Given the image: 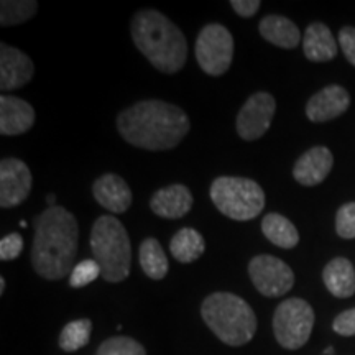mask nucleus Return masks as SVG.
<instances>
[{"instance_id": "obj_1", "label": "nucleus", "mask_w": 355, "mask_h": 355, "mask_svg": "<svg viewBox=\"0 0 355 355\" xmlns=\"http://www.w3.org/2000/svg\"><path fill=\"white\" fill-rule=\"evenodd\" d=\"M117 128L127 144L148 152H163L183 141L191 122L178 105L150 99L137 102L119 114Z\"/></svg>"}, {"instance_id": "obj_2", "label": "nucleus", "mask_w": 355, "mask_h": 355, "mask_svg": "<svg viewBox=\"0 0 355 355\" xmlns=\"http://www.w3.org/2000/svg\"><path fill=\"white\" fill-rule=\"evenodd\" d=\"M33 270L44 279H61L73 272L78 254L76 217L63 206L46 207L33 220Z\"/></svg>"}, {"instance_id": "obj_3", "label": "nucleus", "mask_w": 355, "mask_h": 355, "mask_svg": "<svg viewBox=\"0 0 355 355\" xmlns=\"http://www.w3.org/2000/svg\"><path fill=\"white\" fill-rule=\"evenodd\" d=\"M132 38L146 60L166 74L183 69L188 42L168 17L158 10H141L132 20Z\"/></svg>"}, {"instance_id": "obj_4", "label": "nucleus", "mask_w": 355, "mask_h": 355, "mask_svg": "<svg viewBox=\"0 0 355 355\" xmlns=\"http://www.w3.org/2000/svg\"><path fill=\"white\" fill-rule=\"evenodd\" d=\"M201 316L224 344L245 345L257 332V316L245 300L234 293H212L204 300Z\"/></svg>"}, {"instance_id": "obj_5", "label": "nucleus", "mask_w": 355, "mask_h": 355, "mask_svg": "<svg viewBox=\"0 0 355 355\" xmlns=\"http://www.w3.org/2000/svg\"><path fill=\"white\" fill-rule=\"evenodd\" d=\"M89 243L105 282L121 283L130 275V237L117 217L99 216L92 225Z\"/></svg>"}, {"instance_id": "obj_6", "label": "nucleus", "mask_w": 355, "mask_h": 355, "mask_svg": "<svg viewBox=\"0 0 355 355\" xmlns=\"http://www.w3.org/2000/svg\"><path fill=\"white\" fill-rule=\"evenodd\" d=\"M209 194L217 209L232 220L255 219L265 207V191L248 178H216Z\"/></svg>"}, {"instance_id": "obj_7", "label": "nucleus", "mask_w": 355, "mask_h": 355, "mask_svg": "<svg viewBox=\"0 0 355 355\" xmlns=\"http://www.w3.org/2000/svg\"><path fill=\"white\" fill-rule=\"evenodd\" d=\"M314 327V311L301 298L285 300L273 314V332L278 344L296 350L309 340Z\"/></svg>"}, {"instance_id": "obj_8", "label": "nucleus", "mask_w": 355, "mask_h": 355, "mask_svg": "<svg viewBox=\"0 0 355 355\" xmlns=\"http://www.w3.org/2000/svg\"><path fill=\"white\" fill-rule=\"evenodd\" d=\"M196 60L201 69L209 76L227 73L234 58L232 33L220 24L206 25L196 40Z\"/></svg>"}, {"instance_id": "obj_9", "label": "nucleus", "mask_w": 355, "mask_h": 355, "mask_svg": "<svg viewBox=\"0 0 355 355\" xmlns=\"http://www.w3.org/2000/svg\"><path fill=\"white\" fill-rule=\"evenodd\" d=\"M248 275L257 290L268 298L286 295L295 285V273L290 265L273 255L254 257L248 263Z\"/></svg>"}, {"instance_id": "obj_10", "label": "nucleus", "mask_w": 355, "mask_h": 355, "mask_svg": "<svg viewBox=\"0 0 355 355\" xmlns=\"http://www.w3.org/2000/svg\"><path fill=\"white\" fill-rule=\"evenodd\" d=\"M277 102L268 92H255L247 99L237 115V133L247 141L259 140L272 125Z\"/></svg>"}, {"instance_id": "obj_11", "label": "nucleus", "mask_w": 355, "mask_h": 355, "mask_svg": "<svg viewBox=\"0 0 355 355\" xmlns=\"http://www.w3.org/2000/svg\"><path fill=\"white\" fill-rule=\"evenodd\" d=\"M33 178L30 168L19 158H3L0 163V206H19L28 198Z\"/></svg>"}, {"instance_id": "obj_12", "label": "nucleus", "mask_w": 355, "mask_h": 355, "mask_svg": "<svg viewBox=\"0 0 355 355\" xmlns=\"http://www.w3.org/2000/svg\"><path fill=\"white\" fill-rule=\"evenodd\" d=\"M35 66L28 55L3 43L0 46V89L13 91L33 79Z\"/></svg>"}, {"instance_id": "obj_13", "label": "nucleus", "mask_w": 355, "mask_h": 355, "mask_svg": "<svg viewBox=\"0 0 355 355\" xmlns=\"http://www.w3.org/2000/svg\"><path fill=\"white\" fill-rule=\"evenodd\" d=\"M350 105V96L343 86L324 87L314 94L306 104V117L311 122H327L332 119L340 117Z\"/></svg>"}, {"instance_id": "obj_14", "label": "nucleus", "mask_w": 355, "mask_h": 355, "mask_svg": "<svg viewBox=\"0 0 355 355\" xmlns=\"http://www.w3.org/2000/svg\"><path fill=\"white\" fill-rule=\"evenodd\" d=\"M92 194H94L96 201L112 214H122L128 211L133 201L128 184L123 181V178L114 175V173L97 178L92 184Z\"/></svg>"}, {"instance_id": "obj_15", "label": "nucleus", "mask_w": 355, "mask_h": 355, "mask_svg": "<svg viewBox=\"0 0 355 355\" xmlns=\"http://www.w3.org/2000/svg\"><path fill=\"white\" fill-rule=\"evenodd\" d=\"M334 165V157L326 146H313L301 155L293 168V176L303 186H316L322 183Z\"/></svg>"}, {"instance_id": "obj_16", "label": "nucleus", "mask_w": 355, "mask_h": 355, "mask_svg": "<svg viewBox=\"0 0 355 355\" xmlns=\"http://www.w3.org/2000/svg\"><path fill=\"white\" fill-rule=\"evenodd\" d=\"M35 123V109L15 96L0 97V133L3 137L21 135Z\"/></svg>"}, {"instance_id": "obj_17", "label": "nucleus", "mask_w": 355, "mask_h": 355, "mask_svg": "<svg viewBox=\"0 0 355 355\" xmlns=\"http://www.w3.org/2000/svg\"><path fill=\"white\" fill-rule=\"evenodd\" d=\"M150 207L163 219H180L193 207V194L184 184H171L153 194Z\"/></svg>"}, {"instance_id": "obj_18", "label": "nucleus", "mask_w": 355, "mask_h": 355, "mask_svg": "<svg viewBox=\"0 0 355 355\" xmlns=\"http://www.w3.org/2000/svg\"><path fill=\"white\" fill-rule=\"evenodd\" d=\"M304 56L314 63H327L337 55V43L329 26L324 24H311L303 38Z\"/></svg>"}, {"instance_id": "obj_19", "label": "nucleus", "mask_w": 355, "mask_h": 355, "mask_svg": "<svg viewBox=\"0 0 355 355\" xmlns=\"http://www.w3.org/2000/svg\"><path fill=\"white\" fill-rule=\"evenodd\" d=\"M260 35L275 46L293 50L301 42L300 28L283 15H266L260 20Z\"/></svg>"}, {"instance_id": "obj_20", "label": "nucleus", "mask_w": 355, "mask_h": 355, "mask_svg": "<svg viewBox=\"0 0 355 355\" xmlns=\"http://www.w3.org/2000/svg\"><path fill=\"white\" fill-rule=\"evenodd\" d=\"M324 285L336 298H350L355 293V270L347 259L337 257L324 266Z\"/></svg>"}, {"instance_id": "obj_21", "label": "nucleus", "mask_w": 355, "mask_h": 355, "mask_svg": "<svg viewBox=\"0 0 355 355\" xmlns=\"http://www.w3.org/2000/svg\"><path fill=\"white\" fill-rule=\"evenodd\" d=\"M261 232L273 245L279 248H293L298 245L300 234L290 219L285 216L270 212L261 220Z\"/></svg>"}, {"instance_id": "obj_22", "label": "nucleus", "mask_w": 355, "mask_h": 355, "mask_svg": "<svg viewBox=\"0 0 355 355\" xmlns=\"http://www.w3.org/2000/svg\"><path fill=\"white\" fill-rule=\"evenodd\" d=\"M206 250L204 237L196 229L184 227L173 235L170 242V252L180 263H193Z\"/></svg>"}, {"instance_id": "obj_23", "label": "nucleus", "mask_w": 355, "mask_h": 355, "mask_svg": "<svg viewBox=\"0 0 355 355\" xmlns=\"http://www.w3.org/2000/svg\"><path fill=\"white\" fill-rule=\"evenodd\" d=\"M139 260L145 275L152 279H163L168 275V259L163 252L162 243L157 239L148 237L141 242L139 250Z\"/></svg>"}, {"instance_id": "obj_24", "label": "nucleus", "mask_w": 355, "mask_h": 355, "mask_svg": "<svg viewBox=\"0 0 355 355\" xmlns=\"http://www.w3.org/2000/svg\"><path fill=\"white\" fill-rule=\"evenodd\" d=\"M92 332L91 319H76L66 324L60 334V347L64 352H76L89 344Z\"/></svg>"}, {"instance_id": "obj_25", "label": "nucleus", "mask_w": 355, "mask_h": 355, "mask_svg": "<svg viewBox=\"0 0 355 355\" xmlns=\"http://www.w3.org/2000/svg\"><path fill=\"white\" fill-rule=\"evenodd\" d=\"M38 10V2L35 0H3L0 3V25L13 26L25 24Z\"/></svg>"}, {"instance_id": "obj_26", "label": "nucleus", "mask_w": 355, "mask_h": 355, "mask_svg": "<svg viewBox=\"0 0 355 355\" xmlns=\"http://www.w3.org/2000/svg\"><path fill=\"white\" fill-rule=\"evenodd\" d=\"M96 355H146V350L139 340L127 336H117L104 340Z\"/></svg>"}, {"instance_id": "obj_27", "label": "nucleus", "mask_w": 355, "mask_h": 355, "mask_svg": "<svg viewBox=\"0 0 355 355\" xmlns=\"http://www.w3.org/2000/svg\"><path fill=\"white\" fill-rule=\"evenodd\" d=\"M101 266L96 260H83L74 266L69 277L71 288H83L99 278Z\"/></svg>"}, {"instance_id": "obj_28", "label": "nucleus", "mask_w": 355, "mask_h": 355, "mask_svg": "<svg viewBox=\"0 0 355 355\" xmlns=\"http://www.w3.org/2000/svg\"><path fill=\"white\" fill-rule=\"evenodd\" d=\"M337 235L343 239H355V202L339 207L336 214Z\"/></svg>"}, {"instance_id": "obj_29", "label": "nucleus", "mask_w": 355, "mask_h": 355, "mask_svg": "<svg viewBox=\"0 0 355 355\" xmlns=\"http://www.w3.org/2000/svg\"><path fill=\"white\" fill-rule=\"evenodd\" d=\"M21 250H24V239L20 234H8L0 241V260H15L21 254Z\"/></svg>"}, {"instance_id": "obj_30", "label": "nucleus", "mask_w": 355, "mask_h": 355, "mask_svg": "<svg viewBox=\"0 0 355 355\" xmlns=\"http://www.w3.org/2000/svg\"><path fill=\"white\" fill-rule=\"evenodd\" d=\"M332 329H334L339 336L344 337L355 336V308L340 313L339 316L334 319Z\"/></svg>"}, {"instance_id": "obj_31", "label": "nucleus", "mask_w": 355, "mask_h": 355, "mask_svg": "<svg viewBox=\"0 0 355 355\" xmlns=\"http://www.w3.org/2000/svg\"><path fill=\"white\" fill-rule=\"evenodd\" d=\"M339 46L344 51L345 58L352 66H355V28L344 26L339 32Z\"/></svg>"}, {"instance_id": "obj_32", "label": "nucleus", "mask_w": 355, "mask_h": 355, "mask_svg": "<svg viewBox=\"0 0 355 355\" xmlns=\"http://www.w3.org/2000/svg\"><path fill=\"white\" fill-rule=\"evenodd\" d=\"M261 3L259 0H232L230 2V7L234 8V12L237 15L243 17V19H250L254 17L257 12H259Z\"/></svg>"}, {"instance_id": "obj_33", "label": "nucleus", "mask_w": 355, "mask_h": 355, "mask_svg": "<svg viewBox=\"0 0 355 355\" xmlns=\"http://www.w3.org/2000/svg\"><path fill=\"white\" fill-rule=\"evenodd\" d=\"M3 291H6V279L0 278V295H3Z\"/></svg>"}, {"instance_id": "obj_34", "label": "nucleus", "mask_w": 355, "mask_h": 355, "mask_svg": "<svg viewBox=\"0 0 355 355\" xmlns=\"http://www.w3.org/2000/svg\"><path fill=\"white\" fill-rule=\"evenodd\" d=\"M326 355H332V347H327L326 349Z\"/></svg>"}]
</instances>
